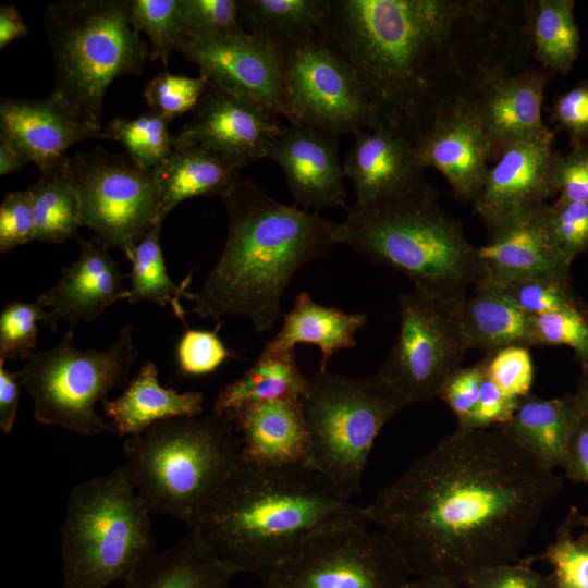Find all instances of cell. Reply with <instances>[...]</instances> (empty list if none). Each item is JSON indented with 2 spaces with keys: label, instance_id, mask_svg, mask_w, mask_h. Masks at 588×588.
Here are the masks:
<instances>
[{
  "label": "cell",
  "instance_id": "obj_1",
  "mask_svg": "<svg viewBox=\"0 0 588 588\" xmlns=\"http://www.w3.org/2000/svg\"><path fill=\"white\" fill-rule=\"evenodd\" d=\"M562 486L499 428H456L364 509L412 575L465 587L478 571L519 560Z\"/></svg>",
  "mask_w": 588,
  "mask_h": 588
},
{
  "label": "cell",
  "instance_id": "obj_2",
  "mask_svg": "<svg viewBox=\"0 0 588 588\" xmlns=\"http://www.w3.org/2000/svg\"><path fill=\"white\" fill-rule=\"evenodd\" d=\"M528 0H331L323 35L353 68L377 127L412 142L449 102L532 59Z\"/></svg>",
  "mask_w": 588,
  "mask_h": 588
},
{
  "label": "cell",
  "instance_id": "obj_3",
  "mask_svg": "<svg viewBox=\"0 0 588 588\" xmlns=\"http://www.w3.org/2000/svg\"><path fill=\"white\" fill-rule=\"evenodd\" d=\"M369 524L364 506L309 464L261 466L240 457L189 530L264 583L313 537Z\"/></svg>",
  "mask_w": 588,
  "mask_h": 588
},
{
  "label": "cell",
  "instance_id": "obj_4",
  "mask_svg": "<svg viewBox=\"0 0 588 588\" xmlns=\"http://www.w3.org/2000/svg\"><path fill=\"white\" fill-rule=\"evenodd\" d=\"M222 200L225 243L191 294L192 310L213 320L243 316L261 333L283 316L282 296L295 272L330 254L336 222L273 199L252 179H241Z\"/></svg>",
  "mask_w": 588,
  "mask_h": 588
},
{
  "label": "cell",
  "instance_id": "obj_5",
  "mask_svg": "<svg viewBox=\"0 0 588 588\" xmlns=\"http://www.w3.org/2000/svg\"><path fill=\"white\" fill-rule=\"evenodd\" d=\"M336 244L409 278L414 289L461 302L476 281V246L428 184L356 204L336 223Z\"/></svg>",
  "mask_w": 588,
  "mask_h": 588
},
{
  "label": "cell",
  "instance_id": "obj_6",
  "mask_svg": "<svg viewBox=\"0 0 588 588\" xmlns=\"http://www.w3.org/2000/svg\"><path fill=\"white\" fill-rule=\"evenodd\" d=\"M242 440L215 412L157 422L124 440L122 464L151 514L192 528L236 466Z\"/></svg>",
  "mask_w": 588,
  "mask_h": 588
},
{
  "label": "cell",
  "instance_id": "obj_7",
  "mask_svg": "<svg viewBox=\"0 0 588 588\" xmlns=\"http://www.w3.org/2000/svg\"><path fill=\"white\" fill-rule=\"evenodd\" d=\"M151 515L123 465L73 487L61 527L63 588L124 584L156 550Z\"/></svg>",
  "mask_w": 588,
  "mask_h": 588
},
{
  "label": "cell",
  "instance_id": "obj_8",
  "mask_svg": "<svg viewBox=\"0 0 588 588\" xmlns=\"http://www.w3.org/2000/svg\"><path fill=\"white\" fill-rule=\"evenodd\" d=\"M56 69V88L91 124L101 127L111 83L140 75L148 41L130 22V0H60L42 13Z\"/></svg>",
  "mask_w": 588,
  "mask_h": 588
},
{
  "label": "cell",
  "instance_id": "obj_9",
  "mask_svg": "<svg viewBox=\"0 0 588 588\" xmlns=\"http://www.w3.org/2000/svg\"><path fill=\"white\" fill-rule=\"evenodd\" d=\"M302 402L308 464L346 498L358 495L377 436L406 401L377 372L356 378L327 369L307 377Z\"/></svg>",
  "mask_w": 588,
  "mask_h": 588
},
{
  "label": "cell",
  "instance_id": "obj_10",
  "mask_svg": "<svg viewBox=\"0 0 588 588\" xmlns=\"http://www.w3.org/2000/svg\"><path fill=\"white\" fill-rule=\"evenodd\" d=\"M138 353L133 328L124 326L106 350H79L72 330L47 350H37L17 370L35 419L84 436L115 433L96 411L107 395L127 385Z\"/></svg>",
  "mask_w": 588,
  "mask_h": 588
},
{
  "label": "cell",
  "instance_id": "obj_11",
  "mask_svg": "<svg viewBox=\"0 0 588 588\" xmlns=\"http://www.w3.org/2000/svg\"><path fill=\"white\" fill-rule=\"evenodd\" d=\"M275 45L287 123L336 136L377 127L356 73L322 32Z\"/></svg>",
  "mask_w": 588,
  "mask_h": 588
},
{
  "label": "cell",
  "instance_id": "obj_12",
  "mask_svg": "<svg viewBox=\"0 0 588 588\" xmlns=\"http://www.w3.org/2000/svg\"><path fill=\"white\" fill-rule=\"evenodd\" d=\"M461 303L415 289L400 295L399 332L377 373L408 406L437 397L442 383L461 368L470 350Z\"/></svg>",
  "mask_w": 588,
  "mask_h": 588
},
{
  "label": "cell",
  "instance_id": "obj_13",
  "mask_svg": "<svg viewBox=\"0 0 588 588\" xmlns=\"http://www.w3.org/2000/svg\"><path fill=\"white\" fill-rule=\"evenodd\" d=\"M81 203L83 226L109 249L125 252L158 223L159 198L152 170L128 155L97 147L68 158Z\"/></svg>",
  "mask_w": 588,
  "mask_h": 588
},
{
  "label": "cell",
  "instance_id": "obj_14",
  "mask_svg": "<svg viewBox=\"0 0 588 588\" xmlns=\"http://www.w3.org/2000/svg\"><path fill=\"white\" fill-rule=\"evenodd\" d=\"M412 573L382 530L355 527L305 542L264 588H404Z\"/></svg>",
  "mask_w": 588,
  "mask_h": 588
},
{
  "label": "cell",
  "instance_id": "obj_15",
  "mask_svg": "<svg viewBox=\"0 0 588 588\" xmlns=\"http://www.w3.org/2000/svg\"><path fill=\"white\" fill-rule=\"evenodd\" d=\"M282 128L278 114L208 81L191 119L173 135V146L204 147L243 169L268 158Z\"/></svg>",
  "mask_w": 588,
  "mask_h": 588
},
{
  "label": "cell",
  "instance_id": "obj_16",
  "mask_svg": "<svg viewBox=\"0 0 588 588\" xmlns=\"http://www.w3.org/2000/svg\"><path fill=\"white\" fill-rule=\"evenodd\" d=\"M208 81L285 118L275 44L247 32L185 38L179 49Z\"/></svg>",
  "mask_w": 588,
  "mask_h": 588
},
{
  "label": "cell",
  "instance_id": "obj_17",
  "mask_svg": "<svg viewBox=\"0 0 588 588\" xmlns=\"http://www.w3.org/2000/svg\"><path fill=\"white\" fill-rule=\"evenodd\" d=\"M553 142H519L503 148L473 201L489 233L542 207L555 193Z\"/></svg>",
  "mask_w": 588,
  "mask_h": 588
},
{
  "label": "cell",
  "instance_id": "obj_18",
  "mask_svg": "<svg viewBox=\"0 0 588 588\" xmlns=\"http://www.w3.org/2000/svg\"><path fill=\"white\" fill-rule=\"evenodd\" d=\"M415 145L426 168L433 167L445 177L457 200L474 201L493 149L471 98H460L441 108Z\"/></svg>",
  "mask_w": 588,
  "mask_h": 588
},
{
  "label": "cell",
  "instance_id": "obj_19",
  "mask_svg": "<svg viewBox=\"0 0 588 588\" xmlns=\"http://www.w3.org/2000/svg\"><path fill=\"white\" fill-rule=\"evenodd\" d=\"M552 73L531 63L487 78L471 97L493 155L519 142H553L542 119V101Z\"/></svg>",
  "mask_w": 588,
  "mask_h": 588
},
{
  "label": "cell",
  "instance_id": "obj_20",
  "mask_svg": "<svg viewBox=\"0 0 588 588\" xmlns=\"http://www.w3.org/2000/svg\"><path fill=\"white\" fill-rule=\"evenodd\" d=\"M338 137L318 127L287 123L272 143L268 158L280 167L296 206L348 209Z\"/></svg>",
  "mask_w": 588,
  "mask_h": 588
},
{
  "label": "cell",
  "instance_id": "obj_21",
  "mask_svg": "<svg viewBox=\"0 0 588 588\" xmlns=\"http://www.w3.org/2000/svg\"><path fill=\"white\" fill-rule=\"evenodd\" d=\"M0 134L39 171L62 161L68 149L81 140L106 139L101 127L91 124L54 90L40 99H2Z\"/></svg>",
  "mask_w": 588,
  "mask_h": 588
},
{
  "label": "cell",
  "instance_id": "obj_22",
  "mask_svg": "<svg viewBox=\"0 0 588 588\" xmlns=\"http://www.w3.org/2000/svg\"><path fill=\"white\" fill-rule=\"evenodd\" d=\"M489 234V243L476 247L475 287H501L536 274L569 271L572 262L552 232L549 204Z\"/></svg>",
  "mask_w": 588,
  "mask_h": 588
},
{
  "label": "cell",
  "instance_id": "obj_23",
  "mask_svg": "<svg viewBox=\"0 0 588 588\" xmlns=\"http://www.w3.org/2000/svg\"><path fill=\"white\" fill-rule=\"evenodd\" d=\"M79 255L37 301L49 310L52 329L60 320L70 328L90 322L118 301L128 298L124 274L109 248L96 237L79 241Z\"/></svg>",
  "mask_w": 588,
  "mask_h": 588
},
{
  "label": "cell",
  "instance_id": "obj_24",
  "mask_svg": "<svg viewBox=\"0 0 588 588\" xmlns=\"http://www.w3.org/2000/svg\"><path fill=\"white\" fill-rule=\"evenodd\" d=\"M356 204L412 191L427 183L416 145L400 132L378 126L354 134L343 163Z\"/></svg>",
  "mask_w": 588,
  "mask_h": 588
},
{
  "label": "cell",
  "instance_id": "obj_25",
  "mask_svg": "<svg viewBox=\"0 0 588 588\" xmlns=\"http://www.w3.org/2000/svg\"><path fill=\"white\" fill-rule=\"evenodd\" d=\"M228 418L241 437L242 458L261 466L308 464L309 434L302 400L254 403Z\"/></svg>",
  "mask_w": 588,
  "mask_h": 588
},
{
  "label": "cell",
  "instance_id": "obj_26",
  "mask_svg": "<svg viewBox=\"0 0 588 588\" xmlns=\"http://www.w3.org/2000/svg\"><path fill=\"white\" fill-rule=\"evenodd\" d=\"M102 408L115 433L128 438L160 421L203 415L204 394L197 391L179 392L161 385L156 364L148 360L122 394L106 400Z\"/></svg>",
  "mask_w": 588,
  "mask_h": 588
},
{
  "label": "cell",
  "instance_id": "obj_27",
  "mask_svg": "<svg viewBox=\"0 0 588 588\" xmlns=\"http://www.w3.org/2000/svg\"><path fill=\"white\" fill-rule=\"evenodd\" d=\"M573 394L519 400L509 421L498 426L506 437L543 466L564 468L573 432L581 417Z\"/></svg>",
  "mask_w": 588,
  "mask_h": 588
},
{
  "label": "cell",
  "instance_id": "obj_28",
  "mask_svg": "<svg viewBox=\"0 0 588 588\" xmlns=\"http://www.w3.org/2000/svg\"><path fill=\"white\" fill-rule=\"evenodd\" d=\"M241 168L224 157L199 146H173L171 154L152 169L160 217L194 197L228 195L241 181Z\"/></svg>",
  "mask_w": 588,
  "mask_h": 588
},
{
  "label": "cell",
  "instance_id": "obj_29",
  "mask_svg": "<svg viewBox=\"0 0 588 588\" xmlns=\"http://www.w3.org/2000/svg\"><path fill=\"white\" fill-rule=\"evenodd\" d=\"M283 323L264 352L274 355L295 354L299 343L316 345L321 353L319 370H327L331 356L356 345L357 332L367 323L365 313H346L336 307L322 306L306 292H299Z\"/></svg>",
  "mask_w": 588,
  "mask_h": 588
},
{
  "label": "cell",
  "instance_id": "obj_30",
  "mask_svg": "<svg viewBox=\"0 0 588 588\" xmlns=\"http://www.w3.org/2000/svg\"><path fill=\"white\" fill-rule=\"evenodd\" d=\"M238 573L189 530L175 544L148 554L123 585L124 588H229Z\"/></svg>",
  "mask_w": 588,
  "mask_h": 588
},
{
  "label": "cell",
  "instance_id": "obj_31",
  "mask_svg": "<svg viewBox=\"0 0 588 588\" xmlns=\"http://www.w3.org/2000/svg\"><path fill=\"white\" fill-rule=\"evenodd\" d=\"M460 310L470 350L489 355L507 346H538L532 317L499 287H475Z\"/></svg>",
  "mask_w": 588,
  "mask_h": 588
},
{
  "label": "cell",
  "instance_id": "obj_32",
  "mask_svg": "<svg viewBox=\"0 0 588 588\" xmlns=\"http://www.w3.org/2000/svg\"><path fill=\"white\" fill-rule=\"evenodd\" d=\"M306 380L295 354L261 352L257 360L218 393L212 412L229 417L242 407L274 400H302Z\"/></svg>",
  "mask_w": 588,
  "mask_h": 588
},
{
  "label": "cell",
  "instance_id": "obj_33",
  "mask_svg": "<svg viewBox=\"0 0 588 588\" xmlns=\"http://www.w3.org/2000/svg\"><path fill=\"white\" fill-rule=\"evenodd\" d=\"M331 0H241L244 29L273 44L303 39L323 29Z\"/></svg>",
  "mask_w": 588,
  "mask_h": 588
},
{
  "label": "cell",
  "instance_id": "obj_34",
  "mask_svg": "<svg viewBox=\"0 0 588 588\" xmlns=\"http://www.w3.org/2000/svg\"><path fill=\"white\" fill-rule=\"evenodd\" d=\"M27 189L32 197L36 241L63 243L76 237L83 226L81 203L68 157L40 171L37 182Z\"/></svg>",
  "mask_w": 588,
  "mask_h": 588
},
{
  "label": "cell",
  "instance_id": "obj_35",
  "mask_svg": "<svg viewBox=\"0 0 588 588\" xmlns=\"http://www.w3.org/2000/svg\"><path fill=\"white\" fill-rule=\"evenodd\" d=\"M161 226L156 224L136 244L124 252L131 262V286L127 302L151 303L160 307L170 306L174 315L185 323L186 310L180 298L191 297L186 294L191 283V275L180 284L170 278L161 246Z\"/></svg>",
  "mask_w": 588,
  "mask_h": 588
},
{
  "label": "cell",
  "instance_id": "obj_36",
  "mask_svg": "<svg viewBox=\"0 0 588 588\" xmlns=\"http://www.w3.org/2000/svg\"><path fill=\"white\" fill-rule=\"evenodd\" d=\"M574 0H538L532 21V59L552 74L567 75L580 52Z\"/></svg>",
  "mask_w": 588,
  "mask_h": 588
},
{
  "label": "cell",
  "instance_id": "obj_37",
  "mask_svg": "<svg viewBox=\"0 0 588 588\" xmlns=\"http://www.w3.org/2000/svg\"><path fill=\"white\" fill-rule=\"evenodd\" d=\"M173 118L149 111L134 119H113L103 131L106 139L119 142L126 155L146 170L163 162L173 149L169 125Z\"/></svg>",
  "mask_w": 588,
  "mask_h": 588
},
{
  "label": "cell",
  "instance_id": "obj_38",
  "mask_svg": "<svg viewBox=\"0 0 588 588\" xmlns=\"http://www.w3.org/2000/svg\"><path fill=\"white\" fill-rule=\"evenodd\" d=\"M587 522L586 515L571 507L543 553L526 559L529 563L544 560L552 566L553 588H588V525L574 535L575 529Z\"/></svg>",
  "mask_w": 588,
  "mask_h": 588
},
{
  "label": "cell",
  "instance_id": "obj_39",
  "mask_svg": "<svg viewBox=\"0 0 588 588\" xmlns=\"http://www.w3.org/2000/svg\"><path fill=\"white\" fill-rule=\"evenodd\" d=\"M130 22L148 39L149 58L168 64L184 37L182 0H130Z\"/></svg>",
  "mask_w": 588,
  "mask_h": 588
},
{
  "label": "cell",
  "instance_id": "obj_40",
  "mask_svg": "<svg viewBox=\"0 0 588 588\" xmlns=\"http://www.w3.org/2000/svg\"><path fill=\"white\" fill-rule=\"evenodd\" d=\"M499 289L530 317L587 306L575 294L569 271L536 274Z\"/></svg>",
  "mask_w": 588,
  "mask_h": 588
},
{
  "label": "cell",
  "instance_id": "obj_41",
  "mask_svg": "<svg viewBox=\"0 0 588 588\" xmlns=\"http://www.w3.org/2000/svg\"><path fill=\"white\" fill-rule=\"evenodd\" d=\"M39 322L52 329L49 310L38 301H12L0 314V359H28L36 351Z\"/></svg>",
  "mask_w": 588,
  "mask_h": 588
},
{
  "label": "cell",
  "instance_id": "obj_42",
  "mask_svg": "<svg viewBox=\"0 0 588 588\" xmlns=\"http://www.w3.org/2000/svg\"><path fill=\"white\" fill-rule=\"evenodd\" d=\"M538 346H568L588 366V306L532 317Z\"/></svg>",
  "mask_w": 588,
  "mask_h": 588
},
{
  "label": "cell",
  "instance_id": "obj_43",
  "mask_svg": "<svg viewBox=\"0 0 588 588\" xmlns=\"http://www.w3.org/2000/svg\"><path fill=\"white\" fill-rule=\"evenodd\" d=\"M185 38L223 37L245 33L238 0H182Z\"/></svg>",
  "mask_w": 588,
  "mask_h": 588
},
{
  "label": "cell",
  "instance_id": "obj_44",
  "mask_svg": "<svg viewBox=\"0 0 588 588\" xmlns=\"http://www.w3.org/2000/svg\"><path fill=\"white\" fill-rule=\"evenodd\" d=\"M207 83L208 78L201 74L189 77L161 72L148 82L144 98L151 111L174 119L196 107Z\"/></svg>",
  "mask_w": 588,
  "mask_h": 588
},
{
  "label": "cell",
  "instance_id": "obj_45",
  "mask_svg": "<svg viewBox=\"0 0 588 588\" xmlns=\"http://www.w3.org/2000/svg\"><path fill=\"white\" fill-rule=\"evenodd\" d=\"M216 330L186 329L177 342L179 370L192 377L216 371L233 354Z\"/></svg>",
  "mask_w": 588,
  "mask_h": 588
},
{
  "label": "cell",
  "instance_id": "obj_46",
  "mask_svg": "<svg viewBox=\"0 0 588 588\" xmlns=\"http://www.w3.org/2000/svg\"><path fill=\"white\" fill-rule=\"evenodd\" d=\"M483 359L487 376L505 395L520 400L530 394L534 364L528 347L507 346Z\"/></svg>",
  "mask_w": 588,
  "mask_h": 588
},
{
  "label": "cell",
  "instance_id": "obj_47",
  "mask_svg": "<svg viewBox=\"0 0 588 588\" xmlns=\"http://www.w3.org/2000/svg\"><path fill=\"white\" fill-rule=\"evenodd\" d=\"M549 219L558 245L568 261L588 250V203L556 198Z\"/></svg>",
  "mask_w": 588,
  "mask_h": 588
},
{
  "label": "cell",
  "instance_id": "obj_48",
  "mask_svg": "<svg viewBox=\"0 0 588 588\" xmlns=\"http://www.w3.org/2000/svg\"><path fill=\"white\" fill-rule=\"evenodd\" d=\"M485 359L461 367L442 383L438 396L454 413L457 425L464 422L476 407L486 379Z\"/></svg>",
  "mask_w": 588,
  "mask_h": 588
},
{
  "label": "cell",
  "instance_id": "obj_49",
  "mask_svg": "<svg viewBox=\"0 0 588 588\" xmlns=\"http://www.w3.org/2000/svg\"><path fill=\"white\" fill-rule=\"evenodd\" d=\"M35 240V220L28 192H12L0 205V252L2 254Z\"/></svg>",
  "mask_w": 588,
  "mask_h": 588
},
{
  "label": "cell",
  "instance_id": "obj_50",
  "mask_svg": "<svg viewBox=\"0 0 588 588\" xmlns=\"http://www.w3.org/2000/svg\"><path fill=\"white\" fill-rule=\"evenodd\" d=\"M552 573L542 574L530 563L518 561L482 568L466 583L467 588H553Z\"/></svg>",
  "mask_w": 588,
  "mask_h": 588
},
{
  "label": "cell",
  "instance_id": "obj_51",
  "mask_svg": "<svg viewBox=\"0 0 588 588\" xmlns=\"http://www.w3.org/2000/svg\"><path fill=\"white\" fill-rule=\"evenodd\" d=\"M552 120L571 147L588 144V81H580L554 100Z\"/></svg>",
  "mask_w": 588,
  "mask_h": 588
},
{
  "label": "cell",
  "instance_id": "obj_52",
  "mask_svg": "<svg viewBox=\"0 0 588 588\" xmlns=\"http://www.w3.org/2000/svg\"><path fill=\"white\" fill-rule=\"evenodd\" d=\"M553 181L559 198L588 203V144L559 152L553 167Z\"/></svg>",
  "mask_w": 588,
  "mask_h": 588
},
{
  "label": "cell",
  "instance_id": "obj_53",
  "mask_svg": "<svg viewBox=\"0 0 588 588\" xmlns=\"http://www.w3.org/2000/svg\"><path fill=\"white\" fill-rule=\"evenodd\" d=\"M518 402L519 400L505 395L486 376L476 407L464 422L457 425V428L489 429L501 426L511 419Z\"/></svg>",
  "mask_w": 588,
  "mask_h": 588
},
{
  "label": "cell",
  "instance_id": "obj_54",
  "mask_svg": "<svg viewBox=\"0 0 588 588\" xmlns=\"http://www.w3.org/2000/svg\"><path fill=\"white\" fill-rule=\"evenodd\" d=\"M565 476L572 482L588 486V416L581 415L569 442Z\"/></svg>",
  "mask_w": 588,
  "mask_h": 588
},
{
  "label": "cell",
  "instance_id": "obj_55",
  "mask_svg": "<svg viewBox=\"0 0 588 588\" xmlns=\"http://www.w3.org/2000/svg\"><path fill=\"white\" fill-rule=\"evenodd\" d=\"M22 383L19 371H10L0 359V428L9 434L15 424Z\"/></svg>",
  "mask_w": 588,
  "mask_h": 588
},
{
  "label": "cell",
  "instance_id": "obj_56",
  "mask_svg": "<svg viewBox=\"0 0 588 588\" xmlns=\"http://www.w3.org/2000/svg\"><path fill=\"white\" fill-rule=\"evenodd\" d=\"M29 29L15 7L2 4L0 7V49L10 42L27 36Z\"/></svg>",
  "mask_w": 588,
  "mask_h": 588
},
{
  "label": "cell",
  "instance_id": "obj_57",
  "mask_svg": "<svg viewBox=\"0 0 588 588\" xmlns=\"http://www.w3.org/2000/svg\"><path fill=\"white\" fill-rule=\"evenodd\" d=\"M29 161L25 155L9 140L0 137V175L22 170Z\"/></svg>",
  "mask_w": 588,
  "mask_h": 588
},
{
  "label": "cell",
  "instance_id": "obj_58",
  "mask_svg": "<svg viewBox=\"0 0 588 588\" xmlns=\"http://www.w3.org/2000/svg\"><path fill=\"white\" fill-rule=\"evenodd\" d=\"M573 395L581 413L588 416V366L580 367L576 391Z\"/></svg>",
  "mask_w": 588,
  "mask_h": 588
},
{
  "label": "cell",
  "instance_id": "obj_59",
  "mask_svg": "<svg viewBox=\"0 0 588 588\" xmlns=\"http://www.w3.org/2000/svg\"><path fill=\"white\" fill-rule=\"evenodd\" d=\"M404 588H461L448 579L433 576H418L408 580Z\"/></svg>",
  "mask_w": 588,
  "mask_h": 588
}]
</instances>
